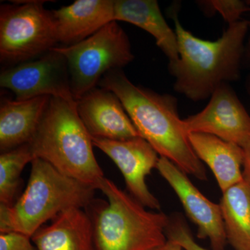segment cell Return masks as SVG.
<instances>
[{"instance_id": "cell-10", "label": "cell", "mask_w": 250, "mask_h": 250, "mask_svg": "<svg viewBox=\"0 0 250 250\" xmlns=\"http://www.w3.org/2000/svg\"><path fill=\"white\" fill-rule=\"evenodd\" d=\"M92 141L121 171L129 195L146 208L159 210L160 202L146 182L160 157L152 146L141 136L120 141L92 137Z\"/></svg>"}, {"instance_id": "cell-5", "label": "cell", "mask_w": 250, "mask_h": 250, "mask_svg": "<svg viewBox=\"0 0 250 250\" xmlns=\"http://www.w3.org/2000/svg\"><path fill=\"white\" fill-rule=\"evenodd\" d=\"M98 190L108 201L92 202L95 250H155L167 241L170 220L146 210L129 194L104 177Z\"/></svg>"}, {"instance_id": "cell-24", "label": "cell", "mask_w": 250, "mask_h": 250, "mask_svg": "<svg viewBox=\"0 0 250 250\" xmlns=\"http://www.w3.org/2000/svg\"><path fill=\"white\" fill-rule=\"evenodd\" d=\"M182 248L178 243L167 239V241L162 246L156 248L155 250H183Z\"/></svg>"}, {"instance_id": "cell-16", "label": "cell", "mask_w": 250, "mask_h": 250, "mask_svg": "<svg viewBox=\"0 0 250 250\" xmlns=\"http://www.w3.org/2000/svg\"><path fill=\"white\" fill-rule=\"evenodd\" d=\"M188 139L197 157L214 174L222 192L243 180V149L210 134L191 133Z\"/></svg>"}, {"instance_id": "cell-11", "label": "cell", "mask_w": 250, "mask_h": 250, "mask_svg": "<svg viewBox=\"0 0 250 250\" xmlns=\"http://www.w3.org/2000/svg\"><path fill=\"white\" fill-rule=\"evenodd\" d=\"M156 169L172 187L189 219L196 225L197 237L208 239L213 250H225L228 239L220 205L210 201L173 163L159 157Z\"/></svg>"}, {"instance_id": "cell-22", "label": "cell", "mask_w": 250, "mask_h": 250, "mask_svg": "<svg viewBox=\"0 0 250 250\" xmlns=\"http://www.w3.org/2000/svg\"><path fill=\"white\" fill-rule=\"evenodd\" d=\"M32 243L31 237L23 233H0V250H37Z\"/></svg>"}, {"instance_id": "cell-15", "label": "cell", "mask_w": 250, "mask_h": 250, "mask_svg": "<svg viewBox=\"0 0 250 250\" xmlns=\"http://www.w3.org/2000/svg\"><path fill=\"white\" fill-rule=\"evenodd\" d=\"M51 97L29 100L1 98L0 104V151L8 152L27 144L35 134Z\"/></svg>"}, {"instance_id": "cell-23", "label": "cell", "mask_w": 250, "mask_h": 250, "mask_svg": "<svg viewBox=\"0 0 250 250\" xmlns=\"http://www.w3.org/2000/svg\"><path fill=\"white\" fill-rule=\"evenodd\" d=\"M243 149L244 152L243 164V179L250 185V141Z\"/></svg>"}, {"instance_id": "cell-19", "label": "cell", "mask_w": 250, "mask_h": 250, "mask_svg": "<svg viewBox=\"0 0 250 250\" xmlns=\"http://www.w3.org/2000/svg\"><path fill=\"white\" fill-rule=\"evenodd\" d=\"M35 159L29 144L1 153L0 155V205L12 207L21 186L25 166Z\"/></svg>"}, {"instance_id": "cell-14", "label": "cell", "mask_w": 250, "mask_h": 250, "mask_svg": "<svg viewBox=\"0 0 250 250\" xmlns=\"http://www.w3.org/2000/svg\"><path fill=\"white\" fill-rule=\"evenodd\" d=\"M31 241L37 250H95L93 222L80 208L61 213L39 228Z\"/></svg>"}, {"instance_id": "cell-17", "label": "cell", "mask_w": 250, "mask_h": 250, "mask_svg": "<svg viewBox=\"0 0 250 250\" xmlns=\"http://www.w3.org/2000/svg\"><path fill=\"white\" fill-rule=\"evenodd\" d=\"M115 21L130 23L150 34L169 62L179 59L175 31L166 22L156 0H115Z\"/></svg>"}, {"instance_id": "cell-6", "label": "cell", "mask_w": 250, "mask_h": 250, "mask_svg": "<svg viewBox=\"0 0 250 250\" xmlns=\"http://www.w3.org/2000/svg\"><path fill=\"white\" fill-rule=\"evenodd\" d=\"M53 49L66 59L75 101L98 87L108 72L123 68L134 59L129 37L117 21L79 43Z\"/></svg>"}, {"instance_id": "cell-2", "label": "cell", "mask_w": 250, "mask_h": 250, "mask_svg": "<svg viewBox=\"0 0 250 250\" xmlns=\"http://www.w3.org/2000/svg\"><path fill=\"white\" fill-rule=\"evenodd\" d=\"M171 14L179 57L169 62L168 70L177 93L192 101H202L210 98L220 85L239 80L249 34L248 20L229 24L220 39L210 41L184 29L176 9Z\"/></svg>"}, {"instance_id": "cell-8", "label": "cell", "mask_w": 250, "mask_h": 250, "mask_svg": "<svg viewBox=\"0 0 250 250\" xmlns=\"http://www.w3.org/2000/svg\"><path fill=\"white\" fill-rule=\"evenodd\" d=\"M0 86L11 90L18 101L49 96L76 104L66 59L53 48L39 58L4 69Z\"/></svg>"}, {"instance_id": "cell-4", "label": "cell", "mask_w": 250, "mask_h": 250, "mask_svg": "<svg viewBox=\"0 0 250 250\" xmlns=\"http://www.w3.org/2000/svg\"><path fill=\"white\" fill-rule=\"evenodd\" d=\"M25 190L12 207L0 205V233L32 237L49 220L72 208L89 207L95 189L65 175L41 159L31 163Z\"/></svg>"}, {"instance_id": "cell-1", "label": "cell", "mask_w": 250, "mask_h": 250, "mask_svg": "<svg viewBox=\"0 0 250 250\" xmlns=\"http://www.w3.org/2000/svg\"><path fill=\"white\" fill-rule=\"evenodd\" d=\"M98 86L111 90L120 99L141 137L161 157L186 174L207 180L203 163L194 152L179 118L177 98L135 85L122 69L108 72Z\"/></svg>"}, {"instance_id": "cell-13", "label": "cell", "mask_w": 250, "mask_h": 250, "mask_svg": "<svg viewBox=\"0 0 250 250\" xmlns=\"http://www.w3.org/2000/svg\"><path fill=\"white\" fill-rule=\"evenodd\" d=\"M52 11L59 42L73 45L115 21V0H76Z\"/></svg>"}, {"instance_id": "cell-9", "label": "cell", "mask_w": 250, "mask_h": 250, "mask_svg": "<svg viewBox=\"0 0 250 250\" xmlns=\"http://www.w3.org/2000/svg\"><path fill=\"white\" fill-rule=\"evenodd\" d=\"M188 134H210L242 148L250 141V116L229 83H223L210 96L208 104L183 120Z\"/></svg>"}, {"instance_id": "cell-21", "label": "cell", "mask_w": 250, "mask_h": 250, "mask_svg": "<svg viewBox=\"0 0 250 250\" xmlns=\"http://www.w3.org/2000/svg\"><path fill=\"white\" fill-rule=\"evenodd\" d=\"M166 236L167 239L178 243L185 250H209L197 244L186 224L179 219L170 220L166 229Z\"/></svg>"}, {"instance_id": "cell-12", "label": "cell", "mask_w": 250, "mask_h": 250, "mask_svg": "<svg viewBox=\"0 0 250 250\" xmlns=\"http://www.w3.org/2000/svg\"><path fill=\"white\" fill-rule=\"evenodd\" d=\"M76 108L91 137L120 141L141 136L121 100L111 90L93 88L77 100Z\"/></svg>"}, {"instance_id": "cell-20", "label": "cell", "mask_w": 250, "mask_h": 250, "mask_svg": "<svg viewBox=\"0 0 250 250\" xmlns=\"http://www.w3.org/2000/svg\"><path fill=\"white\" fill-rule=\"evenodd\" d=\"M207 12H218L229 24L241 21L242 16L250 12V6L247 1L241 0H212L198 1Z\"/></svg>"}, {"instance_id": "cell-7", "label": "cell", "mask_w": 250, "mask_h": 250, "mask_svg": "<svg viewBox=\"0 0 250 250\" xmlns=\"http://www.w3.org/2000/svg\"><path fill=\"white\" fill-rule=\"evenodd\" d=\"M13 2L0 6V60L11 66L39 58L59 42L46 1Z\"/></svg>"}, {"instance_id": "cell-3", "label": "cell", "mask_w": 250, "mask_h": 250, "mask_svg": "<svg viewBox=\"0 0 250 250\" xmlns=\"http://www.w3.org/2000/svg\"><path fill=\"white\" fill-rule=\"evenodd\" d=\"M35 159L98 190L104 174L93 152L92 137L76 104L51 97L35 134L28 143Z\"/></svg>"}, {"instance_id": "cell-25", "label": "cell", "mask_w": 250, "mask_h": 250, "mask_svg": "<svg viewBox=\"0 0 250 250\" xmlns=\"http://www.w3.org/2000/svg\"><path fill=\"white\" fill-rule=\"evenodd\" d=\"M248 4H249L250 6V0H248L247 1ZM248 27H249V39H248V42L246 44V55L247 57V59H248V62H249L250 65V17L249 20H248Z\"/></svg>"}, {"instance_id": "cell-26", "label": "cell", "mask_w": 250, "mask_h": 250, "mask_svg": "<svg viewBox=\"0 0 250 250\" xmlns=\"http://www.w3.org/2000/svg\"><path fill=\"white\" fill-rule=\"evenodd\" d=\"M247 88H248V92L250 96V74L248 77V82H247Z\"/></svg>"}, {"instance_id": "cell-18", "label": "cell", "mask_w": 250, "mask_h": 250, "mask_svg": "<svg viewBox=\"0 0 250 250\" xmlns=\"http://www.w3.org/2000/svg\"><path fill=\"white\" fill-rule=\"evenodd\" d=\"M228 242L235 250H250V185L243 179L223 192L219 204Z\"/></svg>"}]
</instances>
